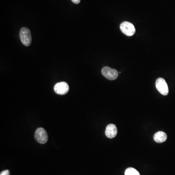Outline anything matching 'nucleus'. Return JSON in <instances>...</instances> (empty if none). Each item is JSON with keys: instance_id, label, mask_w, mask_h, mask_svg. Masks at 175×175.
Instances as JSON below:
<instances>
[{"instance_id": "obj_5", "label": "nucleus", "mask_w": 175, "mask_h": 175, "mask_svg": "<svg viewBox=\"0 0 175 175\" xmlns=\"http://www.w3.org/2000/svg\"><path fill=\"white\" fill-rule=\"evenodd\" d=\"M101 73L104 77L109 80H115L118 76V72L116 70L109 67H105L102 69Z\"/></svg>"}, {"instance_id": "obj_7", "label": "nucleus", "mask_w": 175, "mask_h": 175, "mask_svg": "<svg viewBox=\"0 0 175 175\" xmlns=\"http://www.w3.org/2000/svg\"><path fill=\"white\" fill-rule=\"evenodd\" d=\"M117 134V129L114 124H109L106 129L105 134L109 138L112 139L116 137Z\"/></svg>"}, {"instance_id": "obj_2", "label": "nucleus", "mask_w": 175, "mask_h": 175, "mask_svg": "<svg viewBox=\"0 0 175 175\" xmlns=\"http://www.w3.org/2000/svg\"><path fill=\"white\" fill-rule=\"evenodd\" d=\"M35 139L40 144H45L47 142L48 139L46 131L42 128L37 129L35 133Z\"/></svg>"}, {"instance_id": "obj_4", "label": "nucleus", "mask_w": 175, "mask_h": 175, "mask_svg": "<svg viewBox=\"0 0 175 175\" xmlns=\"http://www.w3.org/2000/svg\"><path fill=\"white\" fill-rule=\"evenodd\" d=\"M156 87L160 93L163 95H167L168 94V87L164 79L163 78H158L156 81Z\"/></svg>"}, {"instance_id": "obj_8", "label": "nucleus", "mask_w": 175, "mask_h": 175, "mask_svg": "<svg viewBox=\"0 0 175 175\" xmlns=\"http://www.w3.org/2000/svg\"><path fill=\"white\" fill-rule=\"evenodd\" d=\"M167 135L163 131H158L154 134L153 136L154 141L157 143H162L165 142L167 139Z\"/></svg>"}, {"instance_id": "obj_9", "label": "nucleus", "mask_w": 175, "mask_h": 175, "mask_svg": "<svg viewBox=\"0 0 175 175\" xmlns=\"http://www.w3.org/2000/svg\"><path fill=\"white\" fill-rule=\"evenodd\" d=\"M125 175H140V174L136 169H135V168H130L125 170Z\"/></svg>"}, {"instance_id": "obj_10", "label": "nucleus", "mask_w": 175, "mask_h": 175, "mask_svg": "<svg viewBox=\"0 0 175 175\" xmlns=\"http://www.w3.org/2000/svg\"><path fill=\"white\" fill-rule=\"evenodd\" d=\"M10 175V172L8 170H6L3 171L2 172H1L0 175Z\"/></svg>"}, {"instance_id": "obj_3", "label": "nucleus", "mask_w": 175, "mask_h": 175, "mask_svg": "<svg viewBox=\"0 0 175 175\" xmlns=\"http://www.w3.org/2000/svg\"><path fill=\"white\" fill-rule=\"evenodd\" d=\"M120 29L123 34L128 36H132L135 33L134 25L128 21H124L120 25Z\"/></svg>"}, {"instance_id": "obj_11", "label": "nucleus", "mask_w": 175, "mask_h": 175, "mask_svg": "<svg viewBox=\"0 0 175 175\" xmlns=\"http://www.w3.org/2000/svg\"><path fill=\"white\" fill-rule=\"evenodd\" d=\"M75 4H78L79 3H80V0H71Z\"/></svg>"}, {"instance_id": "obj_6", "label": "nucleus", "mask_w": 175, "mask_h": 175, "mask_svg": "<svg viewBox=\"0 0 175 175\" xmlns=\"http://www.w3.org/2000/svg\"><path fill=\"white\" fill-rule=\"evenodd\" d=\"M54 89L57 94L64 95L69 92V86L66 82H59L54 85Z\"/></svg>"}, {"instance_id": "obj_1", "label": "nucleus", "mask_w": 175, "mask_h": 175, "mask_svg": "<svg viewBox=\"0 0 175 175\" xmlns=\"http://www.w3.org/2000/svg\"><path fill=\"white\" fill-rule=\"evenodd\" d=\"M20 37L21 40L24 45L29 46L32 41V36L31 32L26 27H22L20 32Z\"/></svg>"}]
</instances>
